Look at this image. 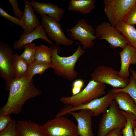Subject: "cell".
Wrapping results in <instances>:
<instances>
[{
	"instance_id": "6da1fadb",
	"label": "cell",
	"mask_w": 136,
	"mask_h": 136,
	"mask_svg": "<svg viewBox=\"0 0 136 136\" xmlns=\"http://www.w3.org/2000/svg\"><path fill=\"white\" fill-rule=\"evenodd\" d=\"M8 99L1 109L0 116L18 114L25 103L42 93L35 86L33 78L26 77L15 80L11 84Z\"/></svg>"
},
{
	"instance_id": "7a4b0ae2",
	"label": "cell",
	"mask_w": 136,
	"mask_h": 136,
	"mask_svg": "<svg viewBox=\"0 0 136 136\" xmlns=\"http://www.w3.org/2000/svg\"><path fill=\"white\" fill-rule=\"evenodd\" d=\"M51 49V68L58 76L71 81L77 77L78 73L75 69V65L80 57L86 52L79 45L73 54L69 56L62 57L58 55L60 48L56 44L50 47Z\"/></svg>"
},
{
	"instance_id": "3957f363",
	"label": "cell",
	"mask_w": 136,
	"mask_h": 136,
	"mask_svg": "<svg viewBox=\"0 0 136 136\" xmlns=\"http://www.w3.org/2000/svg\"><path fill=\"white\" fill-rule=\"evenodd\" d=\"M126 121L125 116L120 110L117 103L113 100L103 114L99 124L97 136H106L115 129L122 130Z\"/></svg>"
},
{
	"instance_id": "277c9868",
	"label": "cell",
	"mask_w": 136,
	"mask_h": 136,
	"mask_svg": "<svg viewBox=\"0 0 136 136\" xmlns=\"http://www.w3.org/2000/svg\"><path fill=\"white\" fill-rule=\"evenodd\" d=\"M106 84L91 80L83 89L74 96L60 98L62 103L76 107L89 102L105 94Z\"/></svg>"
},
{
	"instance_id": "5b68a950",
	"label": "cell",
	"mask_w": 136,
	"mask_h": 136,
	"mask_svg": "<svg viewBox=\"0 0 136 136\" xmlns=\"http://www.w3.org/2000/svg\"><path fill=\"white\" fill-rule=\"evenodd\" d=\"M104 11L109 22L115 27L125 22L136 0H104Z\"/></svg>"
},
{
	"instance_id": "8992f818",
	"label": "cell",
	"mask_w": 136,
	"mask_h": 136,
	"mask_svg": "<svg viewBox=\"0 0 136 136\" xmlns=\"http://www.w3.org/2000/svg\"><path fill=\"white\" fill-rule=\"evenodd\" d=\"M114 94L111 89L104 96L86 104L74 107L67 105L62 108L55 116L58 117L64 116L70 112L82 110H90L93 112V116H98L103 114L107 109L112 102L114 100Z\"/></svg>"
},
{
	"instance_id": "52a82bcc",
	"label": "cell",
	"mask_w": 136,
	"mask_h": 136,
	"mask_svg": "<svg viewBox=\"0 0 136 136\" xmlns=\"http://www.w3.org/2000/svg\"><path fill=\"white\" fill-rule=\"evenodd\" d=\"M48 136H79L77 125L64 116L49 120L41 126Z\"/></svg>"
},
{
	"instance_id": "ba28073f",
	"label": "cell",
	"mask_w": 136,
	"mask_h": 136,
	"mask_svg": "<svg viewBox=\"0 0 136 136\" xmlns=\"http://www.w3.org/2000/svg\"><path fill=\"white\" fill-rule=\"evenodd\" d=\"M91 80L110 85L113 88H122L128 84L129 79L119 76V71L104 65L96 68L91 75Z\"/></svg>"
},
{
	"instance_id": "9c48e42d",
	"label": "cell",
	"mask_w": 136,
	"mask_h": 136,
	"mask_svg": "<svg viewBox=\"0 0 136 136\" xmlns=\"http://www.w3.org/2000/svg\"><path fill=\"white\" fill-rule=\"evenodd\" d=\"M66 31L71 39L79 41L84 49L92 47L94 44L93 41L98 38L95 29L84 19H79L74 26Z\"/></svg>"
},
{
	"instance_id": "30bf717a",
	"label": "cell",
	"mask_w": 136,
	"mask_h": 136,
	"mask_svg": "<svg viewBox=\"0 0 136 136\" xmlns=\"http://www.w3.org/2000/svg\"><path fill=\"white\" fill-rule=\"evenodd\" d=\"M14 54L9 44L0 42V76L5 80V89L8 91L15 79L13 63Z\"/></svg>"
},
{
	"instance_id": "8fae6325",
	"label": "cell",
	"mask_w": 136,
	"mask_h": 136,
	"mask_svg": "<svg viewBox=\"0 0 136 136\" xmlns=\"http://www.w3.org/2000/svg\"><path fill=\"white\" fill-rule=\"evenodd\" d=\"M95 30L98 38L105 40L113 49L119 47L123 49L128 45L124 36L109 22H102L96 26Z\"/></svg>"
},
{
	"instance_id": "7c38bea8",
	"label": "cell",
	"mask_w": 136,
	"mask_h": 136,
	"mask_svg": "<svg viewBox=\"0 0 136 136\" xmlns=\"http://www.w3.org/2000/svg\"><path fill=\"white\" fill-rule=\"evenodd\" d=\"M41 15V25L48 36L56 44L70 46L73 44L74 41L65 35L59 22L47 15Z\"/></svg>"
},
{
	"instance_id": "4fadbf2b",
	"label": "cell",
	"mask_w": 136,
	"mask_h": 136,
	"mask_svg": "<svg viewBox=\"0 0 136 136\" xmlns=\"http://www.w3.org/2000/svg\"><path fill=\"white\" fill-rule=\"evenodd\" d=\"M68 114L73 116L76 120L79 136H94L92 120L93 113L91 111L82 110L77 112H70Z\"/></svg>"
},
{
	"instance_id": "5bb4252c",
	"label": "cell",
	"mask_w": 136,
	"mask_h": 136,
	"mask_svg": "<svg viewBox=\"0 0 136 136\" xmlns=\"http://www.w3.org/2000/svg\"><path fill=\"white\" fill-rule=\"evenodd\" d=\"M30 2L34 10L38 14L47 15L59 22L65 13L63 8L51 2L44 3L34 0Z\"/></svg>"
},
{
	"instance_id": "9a60e30c",
	"label": "cell",
	"mask_w": 136,
	"mask_h": 136,
	"mask_svg": "<svg viewBox=\"0 0 136 136\" xmlns=\"http://www.w3.org/2000/svg\"><path fill=\"white\" fill-rule=\"evenodd\" d=\"M39 39H43L49 44H53L52 41L48 37L46 31L41 25L30 33H23L20 36L19 39L14 42L13 48L15 50H20L25 45Z\"/></svg>"
},
{
	"instance_id": "2e32d148",
	"label": "cell",
	"mask_w": 136,
	"mask_h": 136,
	"mask_svg": "<svg viewBox=\"0 0 136 136\" xmlns=\"http://www.w3.org/2000/svg\"><path fill=\"white\" fill-rule=\"evenodd\" d=\"M119 54L121 62L119 76L128 78L130 65L136 64V49L128 44Z\"/></svg>"
},
{
	"instance_id": "e0dca14e",
	"label": "cell",
	"mask_w": 136,
	"mask_h": 136,
	"mask_svg": "<svg viewBox=\"0 0 136 136\" xmlns=\"http://www.w3.org/2000/svg\"><path fill=\"white\" fill-rule=\"evenodd\" d=\"M24 7L21 20L23 23V33H27L32 31L41 25L30 1L24 0Z\"/></svg>"
},
{
	"instance_id": "ac0fdd59",
	"label": "cell",
	"mask_w": 136,
	"mask_h": 136,
	"mask_svg": "<svg viewBox=\"0 0 136 136\" xmlns=\"http://www.w3.org/2000/svg\"><path fill=\"white\" fill-rule=\"evenodd\" d=\"M16 130L17 136H48L41 126L26 120L18 121Z\"/></svg>"
},
{
	"instance_id": "d6986e66",
	"label": "cell",
	"mask_w": 136,
	"mask_h": 136,
	"mask_svg": "<svg viewBox=\"0 0 136 136\" xmlns=\"http://www.w3.org/2000/svg\"><path fill=\"white\" fill-rule=\"evenodd\" d=\"M114 100L117 103L120 109L136 116V103L127 93L124 92L115 93Z\"/></svg>"
},
{
	"instance_id": "ffe728a7",
	"label": "cell",
	"mask_w": 136,
	"mask_h": 136,
	"mask_svg": "<svg viewBox=\"0 0 136 136\" xmlns=\"http://www.w3.org/2000/svg\"><path fill=\"white\" fill-rule=\"evenodd\" d=\"M94 0H70L69 11H78L83 14L90 13L95 7Z\"/></svg>"
},
{
	"instance_id": "44dd1931",
	"label": "cell",
	"mask_w": 136,
	"mask_h": 136,
	"mask_svg": "<svg viewBox=\"0 0 136 136\" xmlns=\"http://www.w3.org/2000/svg\"><path fill=\"white\" fill-rule=\"evenodd\" d=\"M116 27L125 37L128 44L136 49V29L134 25L124 22Z\"/></svg>"
},
{
	"instance_id": "7402d4cb",
	"label": "cell",
	"mask_w": 136,
	"mask_h": 136,
	"mask_svg": "<svg viewBox=\"0 0 136 136\" xmlns=\"http://www.w3.org/2000/svg\"><path fill=\"white\" fill-rule=\"evenodd\" d=\"M13 63L15 79H19L27 77L29 65L19 55L14 54Z\"/></svg>"
},
{
	"instance_id": "603a6c76",
	"label": "cell",
	"mask_w": 136,
	"mask_h": 136,
	"mask_svg": "<svg viewBox=\"0 0 136 136\" xmlns=\"http://www.w3.org/2000/svg\"><path fill=\"white\" fill-rule=\"evenodd\" d=\"M51 56L50 47L41 44L37 46L35 59L46 63L51 64Z\"/></svg>"
},
{
	"instance_id": "cb8c5ba5",
	"label": "cell",
	"mask_w": 136,
	"mask_h": 136,
	"mask_svg": "<svg viewBox=\"0 0 136 136\" xmlns=\"http://www.w3.org/2000/svg\"><path fill=\"white\" fill-rule=\"evenodd\" d=\"M50 68H51V64L35 60L29 65L27 77L33 78L36 74L42 75L46 70Z\"/></svg>"
},
{
	"instance_id": "d4e9b609",
	"label": "cell",
	"mask_w": 136,
	"mask_h": 136,
	"mask_svg": "<svg viewBox=\"0 0 136 136\" xmlns=\"http://www.w3.org/2000/svg\"><path fill=\"white\" fill-rule=\"evenodd\" d=\"M121 111L127 120L124 128L121 130L122 136H134L133 128L136 120V116L132 113Z\"/></svg>"
},
{
	"instance_id": "484cf974",
	"label": "cell",
	"mask_w": 136,
	"mask_h": 136,
	"mask_svg": "<svg viewBox=\"0 0 136 136\" xmlns=\"http://www.w3.org/2000/svg\"><path fill=\"white\" fill-rule=\"evenodd\" d=\"M112 90L114 93L119 92L127 93L136 103V79L133 75L130 77L128 84L125 87L122 88H113Z\"/></svg>"
},
{
	"instance_id": "4316f807",
	"label": "cell",
	"mask_w": 136,
	"mask_h": 136,
	"mask_svg": "<svg viewBox=\"0 0 136 136\" xmlns=\"http://www.w3.org/2000/svg\"><path fill=\"white\" fill-rule=\"evenodd\" d=\"M37 46L34 43H31L25 45L23 47L24 50L19 55L26 63L29 65L35 60V55Z\"/></svg>"
},
{
	"instance_id": "83f0119b",
	"label": "cell",
	"mask_w": 136,
	"mask_h": 136,
	"mask_svg": "<svg viewBox=\"0 0 136 136\" xmlns=\"http://www.w3.org/2000/svg\"><path fill=\"white\" fill-rule=\"evenodd\" d=\"M16 121L13 120L7 127L0 132V136H17Z\"/></svg>"
},
{
	"instance_id": "f1b7e54d",
	"label": "cell",
	"mask_w": 136,
	"mask_h": 136,
	"mask_svg": "<svg viewBox=\"0 0 136 136\" xmlns=\"http://www.w3.org/2000/svg\"><path fill=\"white\" fill-rule=\"evenodd\" d=\"M0 16L6 18L12 23L23 27V23L21 20L16 16L8 14L3 9L0 7Z\"/></svg>"
},
{
	"instance_id": "f546056e",
	"label": "cell",
	"mask_w": 136,
	"mask_h": 136,
	"mask_svg": "<svg viewBox=\"0 0 136 136\" xmlns=\"http://www.w3.org/2000/svg\"><path fill=\"white\" fill-rule=\"evenodd\" d=\"M84 85L85 82L83 80L78 79L74 80L72 85V96H75L79 93L82 90Z\"/></svg>"
},
{
	"instance_id": "4dcf8cb0",
	"label": "cell",
	"mask_w": 136,
	"mask_h": 136,
	"mask_svg": "<svg viewBox=\"0 0 136 136\" xmlns=\"http://www.w3.org/2000/svg\"><path fill=\"white\" fill-rule=\"evenodd\" d=\"M124 22L133 25L136 24V4L132 7L128 13Z\"/></svg>"
},
{
	"instance_id": "1f68e13d",
	"label": "cell",
	"mask_w": 136,
	"mask_h": 136,
	"mask_svg": "<svg viewBox=\"0 0 136 136\" xmlns=\"http://www.w3.org/2000/svg\"><path fill=\"white\" fill-rule=\"evenodd\" d=\"M15 16L21 20L23 12L18 7L19 2L17 0H9Z\"/></svg>"
},
{
	"instance_id": "d6a6232c",
	"label": "cell",
	"mask_w": 136,
	"mask_h": 136,
	"mask_svg": "<svg viewBox=\"0 0 136 136\" xmlns=\"http://www.w3.org/2000/svg\"><path fill=\"white\" fill-rule=\"evenodd\" d=\"M10 115L0 116V132L4 130L13 120Z\"/></svg>"
},
{
	"instance_id": "836d02e7",
	"label": "cell",
	"mask_w": 136,
	"mask_h": 136,
	"mask_svg": "<svg viewBox=\"0 0 136 136\" xmlns=\"http://www.w3.org/2000/svg\"><path fill=\"white\" fill-rule=\"evenodd\" d=\"M106 136H122L121 130L119 129H114L110 131Z\"/></svg>"
},
{
	"instance_id": "e575fe53",
	"label": "cell",
	"mask_w": 136,
	"mask_h": 136,
	"mask_svg": "<svg viewBox=\"0 0 136 136\" xmlns=\"http://www.w3.org/2000/svg\"><path fill=\"white\" fill-rule=\"evenodd\" d=\"M129 71L133 75L136 79V71H135L131 68H129Z\"/></svg>"
},
{
	"instance_id": "d590c367",
	"label": "cell",
	"mask_w": 136,
	"mask_h": 136,
	"mask_svg": "<svg viewBox=\"0 0 136 136\" xmlns=\"http://www.w3.org/2000/svg\"><path fill=\"white\" fill-rule=\"evenodd\" d=\"M133 133L134 136H136V120L135 121L133 128Z\"/></svg>"
}]
</instances>
